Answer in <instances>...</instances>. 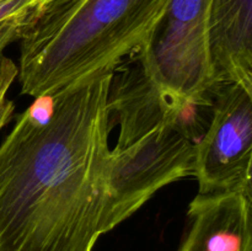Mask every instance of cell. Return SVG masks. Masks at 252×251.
Listing matches in <instances>:
<instances>
[{
  "mask_svg": "<svg viewBox=\"0 0 252 251\" xmlns=\"http://www.w3.org/2000/svg\"><path fill=\"white\" fill-rule=\"evenodd\" d=\"M208 43L216 86L252 93V0H211Z\"/></svg>",
  "mask_w": 252,
  "mask_h": 251,
  "instance_id": "52a82bcc",
  "label": "cell"
},
{
  "mask_svg": "<svg viewBox=\"0 0 252 251\" xmlns=\"http://www.w3.org/2000/svg\"><path fill=\"white\" fill-rule=\"evenodd\" d=\"M177 251H252V197L197 194Z\"/></svg>",
  "mask_w": 252,
  "mask_h": 251,
  "instance_id": "8992f818",
  "label": "cell"
},
{
  "mask_svg": "<svg viewBox=\"0 0 252 251\" xmlns=\"http://www.w3.org/2000/svg\"><path fill=\"white\" fill-rule=\"evenodd\" d=\"M34 11H36V10H34ZM33 12H32V14H33ZM32 14L26 15V16L5 20V21L0 22V58L2 57L4 49L6 48L10 43L15 42L16 39L21 38V34L22 32H24L25 26H26L27 21H29Z\"/></svg>",
  "mask_w": 252,
  "mask_h": 251,
  "instance_id": "30bf717a",
  "label": "cell"
},
{
  "mask_svg": "<svg viewBox=\"0 0 252 251\" xmlns=\"http://www.w3.org/2000/svg\"><path fill=\"white\" fill-rule=\"evenodd\" d=\"M44 0H0V22L32 14Z\"/></svg>",
  "mask_w": 252,
  "mask_h": 251,
  "instance_id": "9c48e42d",
  "label": "cell"
},
{
  "mask_svg": "<svg viewBox=\"0 0 252 251\" xmlns=\"http://www.w3.org/2000/svg\"><path fill=\"white\" fill-rule=\"evenodd\" d=\"M116 69L34 97L16 118L0 144V251H94L113 230L108 97Z\"/></svg>",
  "mask_w": 252,
  "mask_h": 251,
  "instance_id": "6da1fadb",
  "label": "cell"
},
{
  "mask_svg": "<svg viewBox=\"0 0 252 251\" xmlns=\"http://www.w3.org/2000/svg\"><path fill=\"white\" fill-rule=\"evenodd\" d=\"M171 115L111 149L110 209L113 229L159 189L193 175L197 140L208 121L203 112Z\"/></svg>",
  "mask_w": 252,
  "mask_h": 251,
  "instance_id": "277c9868",
  "label": "cell"
},
{
  "mask_svg": "<svg viewBox=\"0 0 252 251\" xmlns=\"http://www.w3.org/2000/svg\"><path fill=\"white\" fill-rule=\"evenodd\" d=\"M169 0H44L21 34V93L38 97L103 69L147 43Z\"/></svg>",
  "mask_w": 252,
  "mask_h": 251,
  "instance_id": "7a4b0ae2",
  "label": "cell"
},
{
  "mask_svg": "<svg viewBox=\"0 0 252 251\" xmlns=\"http://www.w3.org/2000/svg\"><path fill=\"white\" fill-rule=\"evenodd\" d=\"M193 176L198 194L252 197V93L236 84L217 85L208 125L196 143Z\"/></svg>",
  "mask_w": 252,
  "mask_h": 251,
  "instance_id": "5b68a950",
  "label": "cell"
},
{
  "mask_svg": "<svg viewBox=\"0 0 252 251\" xmlns=\"http://www.w3.org/2000/svg\"><path fill=\"white\" fill-rule=\"evenodd\" d=\"M17 66L11 59L6 57L0 58V130L11 121L14 116L15 105L7 93L17 76Z\"/></svg>",
  "mask_w": 252,
  "mask_h": 251,
  "instance_id": "ba28073f",
  "label": "cell"
},
{
  "mask_svg": "<svg viewBox=\"0 0 252 251\" xmlns=\"http://www.w3.org/2000/svg\"><path fill=\"white\" fill-rule=\"evenodd\" d=\"M209 4L211 0H169L135 54L160 100L181 112L211 105L216 88L208 43Z\"/></svg>",
  "mask_w": 252,
  "mask_h": 251,
  "instance_id": "3957f363",
  "label": "cell"
}]
</instances>
